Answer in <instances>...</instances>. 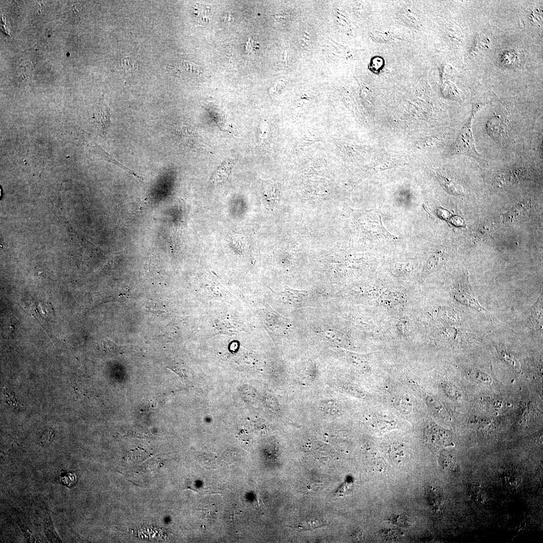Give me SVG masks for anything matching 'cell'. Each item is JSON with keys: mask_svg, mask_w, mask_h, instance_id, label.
I'll use <instances>...</instances> for the list:
<instances>
[{"mask_svg": "<svg viewBox=\"0 0 543 543\" xmlns=\"http://www.w3.org/2000/svg\"><path fill=\"white\" fill-rule=\"evenodd\" d=\"M441 464L445 468L452 469L456 463L452 456L448 454H444L441 456Z\"/></svg>", "mask_w": 543, "mask_h": 543, "instance_id": "obj_17", "label": "cell"}, {"mask_svg": "<svg viewBox=\"0 0 543 543\" xmlns=\"http://www.w3.org/2000/svg\"><path fill=\"white\" fill-rule=\"evenodd\" d=\"M497 349L500 357L507 365L514 369H519V363L513 354L501 346H499Z\"/></svg>", "mask_w": 543, "mask_h": 543, "instance_id": "obj_15", "label": "cell"}, {"mask_svg": "<svg viewBox=\"0 0 543 543\" xmlns=\"http://www.w3.org/2000/svg\"><path fill=\"white\" fill-rule=\"evenodd\" d=\"M375 37L376 39V40L378 41L379 42L380 41L382 38H383V42L388 41L391 39V38H392L391 36L389 34H385V33H381V32H378V34H376V37Z\"/></svg>", "mask_w": 543, "mask_h": 543, "instance_id": "obj_21", "label": "cell"}, {"mask_svg": "<svg viewBox=\"0 0 543 543\" xmlns=\"http://www.w3.org/2000/svg\"><path fill=\"white\" fill-rule=\"evenodd\" d=\"M206 10H204V8L201 6H197L195 8V15L199 23L201 24L206 22V20H208L206 17L208 13L206 12Z\"/></svg>", "mask_w": 543, "mask_h": 543, "instance_id": "obj_16", "label": "cell"}, {"mask_svg": "<svg viewBox=\"0 0 543 543\" xmlns=\"http://www.w3.org/2000/svg\"><path fill=\"white\" fill-rule=\"evenodd\" d=\"M20 332L21 327L18 320L12 315L8 317L2 328L3 336L6 338H14Z\"/></svg>", "mask_w": 543, "mask_h": 543, "instance_id": "obj_12", "label": "cell"}, {"mask_svg": "<svg viewBox=\"0 0 543 543\" xmlns=\"http://www.w3.org/2000/svg\"><path fill=\"white\" fill-rule=\"evenodd\" d=\"M182 142L190 147L201 148L202 145L200 138L186 127H183L177 130Z\"/></svg>", "mask_w": 543, "mask_h": 543, "instance_id": "obj_13", "label": "cell"}, {"mask_svg": "<svg viewBox=\"0 0 543 543\" xmlns=\"http://www.w3.org/2000/svg\"><path fill=\"white\" fill-rule=\"evenodd\" d=\"M524 163L521 161L519 162L506 169L503 172L499 173L496 178V179L498 178V180L500 183L507 181L509 177L512 178L514 179V180L522 178L527 175L528 171V167Z\"/></svg>", "mask_w": 543, "mask_h": 543, "instance_id": "obj_9", "label": "cell"}, {"mask_svg": "<svg viewBox=\"0 0 543 543\" xmlns=\"http://www.w3.org/2000/svg\"><path fill=\"white\" fill-rule=\"evenodd\" d=\"M474 110L468 121L462 128L455 142L454 153L470 156L478 160L484 161L478 152L475 144L472 132V120L474 115Z\"/></svg>", "mask_w": 543, "mask_h": 543, "instance_id": "obj_1", "label": "cell"}, {"mask_svg": "<svg viewBox=\"0 0 543 543\" xmlns=\"http://www.w3.org/2000/svg\"><path fill=\"white\" fill-rule=\"evenodd\" d=\"M60 476H61V478L62 479V481L66 485L70 486L71 484H74V483H73L70 480H69V479L72 478H75V476L74 474H71V473H66V474L62 473L60 475Z\"/></svg>", "mask_w": 543, "mask_h": 543, "instance_id": "obj_20", "label": "cell"}, {"mask_svg": "<svg viewBox=\"0 0 543 543\" xmlns=\"http://www.w3.org/2000/svg\"><path fill=\"white\" fill-rule=\"evenodd\" d=\"M455 298L462 304L480 312L487 310L479 303L469 281V274L464 269L463 275L456 285L453 291Z\"/></svg>", "mask_w": 543, "mask_h": 543, "instance_id": "obj_2", "label": "cell"}, {"mask_svg": "<svg viewBox=\"0 0 543 543\" xmlns=\"http://www.w3.org/2000/svg\"><path fill=\"white\" fill-rule=\"evenodd\" d=\"M175 70L177 75L185 79H195L201 74V68L198 66L186 60L177 63Z\"/></svg>", "mask_w": 543, "mask_h": 543, "instance_id": "obj_8", "label": "cell"}, {"mask_svg": "<svg viewBox=\"0 0 543 543\" xmlns=\"http://www.w3.org/2000/svg\"><path fill=\"white\" fill-rule=\"evenodd\" d=\"M425 497L428 505L435 512L441 511L444 507V496L442 489L437 486L430 485L425 489Z\"/></svg>", "mask_w": 543, "mask_h": 543, "instance_id": "obj_5", "label": "cell"}, {"mask_svg": "<svg viewBox=\"0 0 543 543\" xmlns=\"http://www.w3.org/2000/svg\"><path fill=\"white\" fill-rule=\"evenodd\" d=\"M123 69L124 71H129V70L135 69V62L132 59L124 58L121 62Z\"/></svg>", "mask_w": 543, "mask_h": 543, "instance_id": "obj_19", "label": "cell"}, {"mask_svg": "<svg viewBox=\"0 0 543 543\" xmlns=\"http://www.w3.org/2000/svg\"><path fill=\"white\" fill-rule=\"evenodd\" d=\"M529 314L525 320L527 326L542 333V297L540 295L530 308Z\"/></svg>", "mask_w": 543, "mask_h": 543, "instance_id": "obj_4", "label": "cell"}, {"mask_svg": "<svg viewBox=\"0 0 543 543\" xmlns=\"http://www.w3.org/2000/svg\"><path fill=\"white\" fill-rule=\"evenodd\" d=\"M231 170L230 163L228 161L223 162L212 174L211 180L213 184H217L226 180Z\"/></svg>", "mask_w": 543, "mask_h": 543, "instance_id": "obj_14", "label": "cell"}, {"mask_svg": "<svg viewBox=\"0 0 543 543\" xmlns=\"http://www.w3.org/2000/svg\"><path fill=\"white\" fill-rule=\"evenodd\" d=\"M426 435L428 441L436 446H448L451 440L449 432L437 426L429 428L427 431Z\"/></svg>", "mask_w": 543, "mask_h": 543, "instance_id": "obj_7", "label": "cell"}, {"mask_svg": "<svg viewBox=\"0 0 543 543\" xmlns=\"http://www.w3.org/2000/svg\"><path fill=\"white\" fill-rule=\"evenodd\" d=\"M467 491L469 498L475 503L483 505L487 502V494L480 484L476 482L468 483Z\"/></svg>", "mask_w": 543, "mask_h": 543, "instance_id": "obj_11", "label": "cell"}, {"mask_svg": "<svg viewBox=\"0 0 543 543\" xmlns=\"http://www.w3.org/2000/svg\"><path fill=\"white\" fill-rule=\"evenodd\" d=\"M501 483L508 489H515L521 484V476L515 470L507 468L503 470L499 475Z\"/></svg>", "mask_w": 543, "mask_h": 543, "instance_id": "obj_10", "label": "cell"}, {"mask_svg": "<svg viewBox=\"0 0 543 543\" xmlns=\"http://www.w3.org/2000/svg\"><path fill=\"white\" fill-rule=\"evenodd\" d=\"M95 126L100 134L103 137L107 134L110 124V114L104 103H100L93 115Z\"/></svg>", "mask_w": 543, "mask_h": 543, "instance_id": "obj_6", "label": "cell"}, {"mask_svg": "<svg viewBox=\"0 0 543 543\" xmlns=\"http://www.w3.org/2000/svg\"><path fill=\"white\" fill-rule=\"evenodd\" d=\"M80 141L83 144V146L86 147L87 150L90 153L97 156L99 158H101L107 161L111 162L116 165L122 168L128 173L132 174L136 178H137L140 182H143V178L141 176L138 175L134 171L127 168V167L121 164L120 162L117 161L115 159L113 158L107 152H105L102 148H101L93 139L91 138L90 135L87 133L82 131L81 132V135L80 136Z\"/></svg>", "mask_w": 543, "mask_h": 543, "instance_id": "obj_3", "label": "cell"}, {"mask_svg": "<svg viewBox=\"0 0 543 543\" xmlns=\"http://www.w3.org/2000/svg\"><path fill=\"white\" fill-rule=\"evenodd\" d=\"M104 349L109 353L116 354L119 352L120 347L116 344L109 340L104 341Z\"/></svg>", "mask_w": 543, "mask_h": 543, "instance_id": "obj_18", "label": "cell"}]
</instances>
